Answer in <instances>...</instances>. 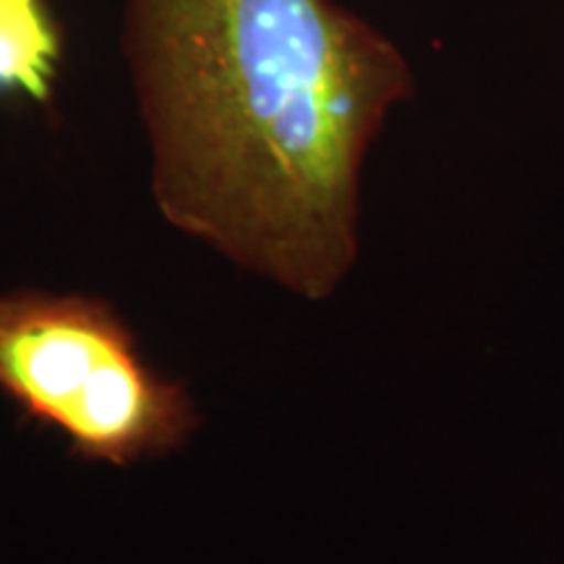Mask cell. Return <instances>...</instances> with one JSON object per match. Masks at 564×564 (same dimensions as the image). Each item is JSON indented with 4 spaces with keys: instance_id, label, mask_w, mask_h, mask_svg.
I'll use <instances>...</instances> for the list:
<instances>
[{
    "instance_id": "cell-2",
    "label": "cell",
    "mask_w": 564,
    "mask_h": 564,
    "mask_svg": "<svg viewBox=\"0 0 564 564\" xmlns=\"http://www.w3.org/2000/svg\"><path fill=\"white\" fill-rule=\"evenodd\" d=\"M0 394L82 460L126 465L181 449L192 394L141 356L123 316L82 293H0Z\"/></svg>"
},
{
    "instance_id": "cell-3",
    "label": "cell",
    "mask_w": 564,
    "mask_h": 564,
    "mask_svg": "<svg viewBox=\"0 0 564 564\" xmlns=\"http://www.w3.org/2000/svg\"><path fill=\"white\" fill-rule=\"evenodd\" d=\"M63 40L45 0H0V95L53 100Z\"/></svg>"
},
{
    "instance_id": "cell-1",
    "label": "cell",
    "mask_w": 564,
    "mask_h": 564,
    "mask_svg": "<svg viewBox=\"0 0 564 564\" xmlns=\"http://www.w3.org/2000/svg\"><path fill=\"white\" fill-rule=\"evenodd\" d=\"M123 55L162 220L303 301L361 251V178L415 91L337 0H123Z\"/></svg>"
}]
</instances>
